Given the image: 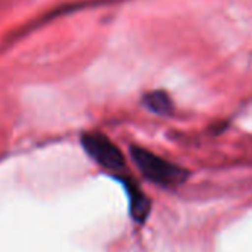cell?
Segmentation results:
<instances>
[{
    "mask_svg": "<svg viewBox=\"0 0 252 252\" xmlns=\"http://www.w3.org/2000/svg\"><path fill=\"white\" fill-rule=\"evenodd\" d=\"M144 105L147 107V110H150L155 114H160V116H166L172 111L174 104L171 96L163 92V91H152L147 92L143 98Z\"/></svg>",
    "mask_w": 252,
    "mask_h": 252,
    "instance_id": "4",
    "label": "cell"
},
{
    "mask_svg": "<svg viewBox=\"0 0 252 252\" xmlns=\"http://www.w3.org/2000/svg\"><path fill=\"white\" fill-rule=\"evenodd\" d=\"M82 147L99 166L119 172L125 168V156L119 147L101 132H89L82 137Z\"/></svg>",
    "mask_w": 252,
    "mask_h": 252,
    "instance_id": "2",
    "label": "cell"
},
{
    "mask_svg": "<svg viewBox=\"0 0 252 252\" xmlns=\"http://www.w3.org/2000/svg\"><path fill=\"white\" fill-rule=\"evenodd\" d=\"M131 156L137 168L141 171V174L149 181L158 186L172 187L184 183L187 178V171H184L181 166L171 163L169 160L152 153L147 149L132 146Z\"/></svg>",
    "mask_w": 252,
    "mask_h": 252,
    "instance_id": "1",
    "label": "cell"
},
{
    "mask_svg": "<svg viewBox=\"0 0 252 252\" xmlns=\"http://www.w3.org/2000/svg\"><path fill=\"white\" fill-rule=\"evenodd\" d=\"M123 184H125V190L129 197L131 217L134 218L135 222H140V224L144 222L150 212V200L132 181H123Z\"/></svg>",
    "mask_w": 252,
    "mask_h": 252,
    "instance_id": "3",
    "label": "cell"
}]
</instances>
